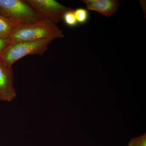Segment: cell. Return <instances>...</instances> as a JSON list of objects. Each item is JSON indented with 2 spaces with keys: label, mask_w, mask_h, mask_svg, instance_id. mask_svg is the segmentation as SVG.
I'll return each instance as SVG.
<instances>
[{
  "label": "cell",
  "mask_w": 146,
  "mask_h": 146,
  "mask_svg": "<svg viewBox=\"0 0 146 146\" xmlns=\"http://www.w3.org/2000/svg\"><path fill=\"white\" fill-rule=\"evenodd\" d=\"M15 25L0 14V37L9 38Z\"/></svg>",
  "instance_id": "52a82bcc"
},
{
  "label": "cell",
  "mask_w": 146,
  "mask_h": 146,
  "mask_svg": "<svg viewBox=\"0 0 146 146\" xmlns=\"http://www.w3.org/2000/svg\"><path fill=\"white\" fill-rule=\"evenodd\" d=\"M62 19L65 25L70 27H76L78 24L75 16L74 10L70 8L64 13Z\"/></svg>",
  "instance_id": "9c48e42d"
},
{
  "label": "cell",
  "mask_w": 146,
  "mask_h": 146,
  "mask_svg": "<svg viewBox=\"0 0 146 146\" xmlns=\"http://www.w3.org/2000/svg\"><path fill=\"white\" fill-rule=\"evenodd\" d=\"M33 9L40 20L56 25L63 19L69 8L54 0H26Z\"/></svg>",
  "instance_id": "277c9868"
},
{
  "label": "cell",
  "mask_w": 146,
  "mask_h": 146,
  "mask_svg": "<svg viewBox=\"0 0 146 146\" xmlns=\"http://www.w3.org/2000/svg\"><path fill=\"white\" fill-rule=\"evenodd\" d=\"M11 43L9 38H3L0 37V56L3 52L7 47Z\"/></svg>",
  "instance_id": "8fae6325"
},
{
  "label": "cell",
  "mask_w": 146,
  "mask_h": 146,
  "mask_svg": "<svg viewBox=\"0 0 146 146\" xmlns=\"http://www.w3.org/2000/svg\"><path fill=\"white\" fill-rule=\"evenodd\" d=\"M54 39L47 38L32 42H12L0 56L6 65L12 67L16 61L29 55L44 54Z\"/></svg>",
  "instance_id": "7a4b0ae2"
},
{
  "label": "cell",
  "mask_w": 146,
  "mask_h": 146,
  "mask_svg": "<svg viewBox=\"0 0 146 146\" xmlns=\"http://www.w3.org/2000/svg\"><path fill=\"white\" fill-rule=\"evenodd\" d=\"M89 10L94 11L109 17L116 13L119 5L116 0H83Z\"/></svg>",
  "instance_id": "8992f818"
},
{
  "label": "cell",
  "mask_w": 146,
  "mask_h": 146,
  "mask_svg": "<svg viewBox=\"0 0 146 146\" xmlns=\"http://www.w3.org/2000/svg\"><path fill=\"white\" fill-rule=\"evenodd\" d=\"M64 37L63 31L56 25L39 20L32 23L15 25L9 38L12 42H21Z\"/></svg>",
  "instance_id": "6da1fadb"
},
{
  "label": "cell",
  "mask_w": 146,
  "mask_h": 146,
  "mask_svg": "<svg viewBox=\"0 0 146 146\" xmlns=\"http://www.w3.org/2000/svg\"><path fill=\"white\" fill-rule=\"evenodd\" d=\"M13 80L12 67L6 65L0 58V100L10 102L16 98Z\"/></svg>",
  "instance_id": "5b68a950"
},
{
  "label": "cell",
  "mask_w": 146,
  "mask_h": 146,
  "mask_svg": "<svg viewBox=\"0 0 146 146\" xmlns=\"http://www.w3.org/2000/svg\"><path fill=\"white\" fill-rule=\"evenodd\" d=\"M0 14L15 25L35 23L39 21L33 9L26 1L0 0Z\"/></svg>",
  "instance_id": "3957f363"
},
{
  "label": "cell",
  "mask_w": 146,
  "mask_h": 146,
  "mask_svg": "<svg viewBox=\"0 0 146 146\" xmlns=\"http://www.w3.org/2000/svg\"><path fill=\"white\" fill-rule=\"evenodd\" d=\"M127 146H146V134L131 138Z\"/></svg>",
  "instance_id": "30bf717a"
},
{
  "label": "cell",
  "mask_w": 146,
  "mask_h": 146,
  "mask_svg": "<svg viewBox=\"0 0 146 146\" xmlns=\"http://www.w3.org/2000/svg\"><path fill=\"white\" fill-rule=\"evenodd\" d=\"M74 13L76 19L78 24H86L89 20V11L84 8H78L74 10Z\"/></svg>",
  "instance_id": "ba28073f"
}]
</instances>
